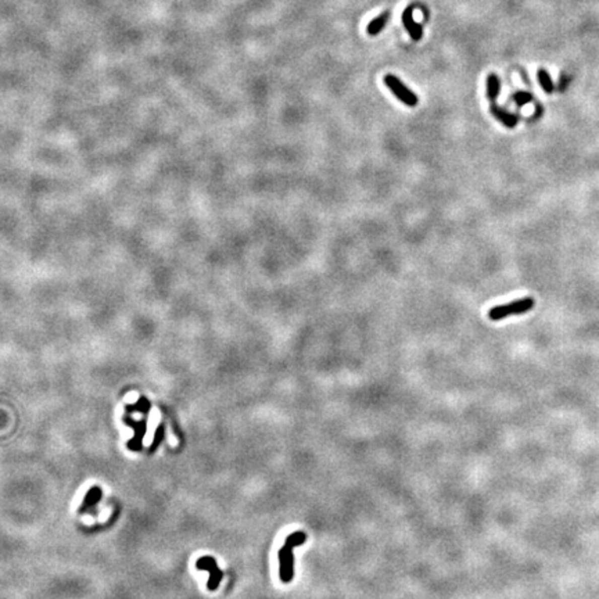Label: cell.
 <instances>
[{"mask_svg": "<svg viewBox=\"0 0 599 599\" xmlns=\"http://www.w3.org/2000/svg\"><path fill=\"white\" fill-rule=\"evenodd\" d=\"M388 18H390V13L388 12H384L381 13V14H379L377 17L373 18V20L368 24L366 32H368L370 36H376L377 34H380L381 31L384 29V27L387 25V23H388Z\"/></svg>", "mask_w": 599, "mask_h": 599, "instance_id": "cell-8", "label": "cell"}, {"mask_svg": "<svg viewBox=\"0 0 599 599\" xmlns=\"http://www.w3.org/2000/svg\"><path fill=\"white\" fill-rule=\"evenodd\" d=\"M501 93V81L495 74H490L487 77V97L490 101H495Z\"/></svg>", "mask_w": 599, "mask_h": 599, "instance_id": "cell-10", "label": "cell"}, {"mask_svg": "<svg viewBox=\"0 0 599 599\" xmlns=\"http://www.w3.org/2000/svg\"><path fill=\"white\" fill-rule=\"evenodd\" d=\"M307 541V534L304 531H294L286 538L283 547L279 549L278 556H279V577L282 582H289L294 577V555L293 549L296 547L303 545Z\"/></svg>", "mask_w": 599, "mask_h": 599, "instance_id": "cell-1", "label": "cell"}, {"mask_svg": "<svg viewBox=\"0 0 599 599\" xmlns=\"http://www.w3.org/2000/svg\"><path fill=\"white\" fill-rule=\"evenodd\" d=\"M126 412H140V414H149V411H150V403H149V400L145 397L139 398V401L136 404H134V405H128L126 407Z\"/></svg>", "mask_w": 599, "mask_h": 599, "instance_id": "cell-12", "label": "cell"}, {"mask_svg": "<svg viewBox=\"0 0 599 599\" xmlns=\"http://www.w3.org/2000/svg\"><path fill=\"white\" fill-rule=\"evenodd\" d=\"M163 438H164V427L163 426H160V427L157 429V431H156V436H154V440H153L152 447H150V451H152V452L158 447V445H160V442L163 441Z\"/></svg>", "mask_w": 599, "mask_h": 599, "instance_id": "cell-14", "label": "cell"}, {"mask_svg": "<svg viewBox=\"0 0 599 599\" xmlns=\"http://www.w3.org/2000/svg\"><path fill=\"white\" fill-rule=\"evenodd\" d=\"M490 111H491V114H493L494 117L498 119L499 122L504 123L506 128H515L516 125H517V117H516L515 114L506 111V110L501 108V107L494 104V103L491 104V107H490Z\"/></svg>", "mask_w": 599, "mask_h": 599, "instance_id": "cell-7", "label": "cell"}, {"mask_svg": "<svg viewBox=\"0 0 599 599\" xmlns=\"http://www.w3.org/2000/svg\"><path fill=\"white\" fill-rule=\"evenodd\" d=\"M384 84H386V86L390 89V92H391L392 95L395 96L401 103H404L405 106H418V103H419L418 96L415 95L414 92L409 89L407 85L403 84V82L400 81V78H397L395 75L387 74L386 77H384Z\"/></svg>", "mask_w": 599, "mask_h": 599, "instance_id": "cell-3", "label": "cell"}, {"mask_svg": "<svg viewBox=\"0 0 599 599\" xmlns=\"http://www.w3.org/2000/svg\"><path fill=\"white\" fill-rule=\"evenodd\" d=\"M197 569L198 570H206L210 573V578H208L207 588L210 591H215L218 588L219 582L222 581L224 573L219 570L217 560L214 559L213 556H203L197 560Z\"/></svg>", "mask_w": 599, "mask_h": 599, "instance_id": "cell-4", "label": "cell"}, {"mask_svg": "<svg viewBox=\"0 0 599 599\" xmlns=\"http://www.w3.org/2000/svg\"><path fill=\"white\" fill-rule=\"evenodd\" d=\"M403 24H404V27H405V29L408 31L409 36H411V38H412L415 42H418V40L422 39V36H423V28H422V25L415 23L414 10H412V7H407V9L404 10Z\"/></svg>", "mask_w": 599, "mask_h": 599, "instance_id": "cell-6", "label": "cell"}, {"mask_svg": "<svg viewBox=\"0 0 599 599\" xmlns=\"http://www.w3.org/2000/svg\"><path fill=\"white\" fill-rule=\"evenodd\" d=\"M534 304L536 303H534L533 298L526 297V298L516 300L513 303L497 305V307H493L488 311V318L491 320H501L504 318H508V316H512V315L526 314L534 307Z\"/></svg>", "mask_w": 599, "mask_h": 599, "instance_id": "cell-2", "label": "cell"}, {"mask_svg": "<svg viewBox=\"0 0 599 599\" xmlns=\"http://www.w3.org/2000/svg\"><path fill=\"white\" fill-rule=\"evenodd\" d=\"M512 100L515 101V104L517 107H523L528 104V103H531L533 96L528 92H516L515 95L512 96Z\"/></svg>", "mask_w": 599, "mask_h": 599, "instance_id": "cell-13", "label": "cell"}, {"mask_svg": "<svg viewBox=\"0 0 599 599\" xmlns=\"http://www.w3.org/2000/svg\"><path fill=\"white\" fill-rule=\"evenodd\" d=\"M123 420H125V425H128L129 427H132L135 431L134 438L128 441V448L129 449H132V451H139L140 448H142V441H143V437H145V434H146V427H147L146 419L134 420V419H130L129 416H125V418H123Z\"/></svg>", "mask_w": 599, "mask_h": 599, "instance_id": "cell-5", "label": "cell"}, {"mask_svg": "<svg viewBox=\"0 0 599 599\" xmlns=\"http://www.w3.org/2000/svg\"><path fill=\"white\" fill-rule=\"evenodd\" d=\"M101 490L99 487L90 488L88 494L85 495L84 504L81 506V512H89L96 508V505L99 504V501L101 499Z\"/></svg>", "mask_w": 599, "mask_h": 599, "instance_id": "cell-9", "label": "cell"}, {"mask_svg": "<svg viewBox=\"0 0 599 599\" xmlns=\"http://www.w3.org/2000/svg\"><path fill=\"white\" fill-rule=\"evenodd\" d=\"M538 82H540V85H541V88H543V90L545 92V93H548V95H551L552 92L555 90L554 88V82H552V79H551V77H549V74L545 71V70H538Z\"/></svg>", "mask_w": 599, "mask_h": 599, "instance_id": "cell-11", "label": "cell"}]
</instances>
